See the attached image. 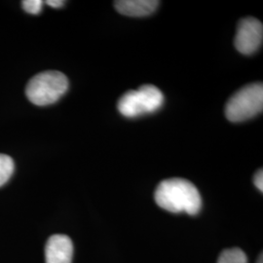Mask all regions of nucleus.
<instances>
[{
  "label": "nucleus",
  "mask_w": 263,
  "mask_h": 263,
  "mask_svg": "<svg viewBox=\"0 0 263 263\" xmlns=\"http://www.w3.org/2000/svg\"><path fill=\"white\" fill-rule=\"evenodd\" d=\"M159 1L155 0H119L114 2L115 9L128 17L149 16L159 6Z\"/></svg>",
  "instance_id": "obj_7"
},
{
  "label": "nucleus",
  "mask_w": 263,
  "mask_h": 263,
  "mask_svg": "<svg viewBox=\"0 0 263 263\" xmlns=\"http://www.w3.org/2000/svg\"><path fill=\"white\" fill-rule=\"evenodd\" d=\"M164 95L153 85H143L138 90L123 95L118 102V110L123 116L136 118L156 112L164 104Z\"/></svg>",
  "instance_id": "obj_3"
},
{
  "label": "nucleus",
  "mask_w": 263,
  "mask_h": 263,
  "mask_svg": "<svg viewBox=\"0 0 263 263\" xmlns=\"http://www.w3.org/2000/svg\"><path fill=\"white\" fill-rule=\"evenodd\" d=\"M155 202L170 213H186L195 216L202 209V197L197 187L186 179H166L160 182L154 193Z\"/></svg>",
  "instance_id": "obj_1"
},
{
  "label": "nucleus",
  "mask_w": 263,
  "mask_h": 263,
  "mask_svg": "<svg viewBox=\"0 0 263 263\" xmlns=\"http://www.w3.org/2000/svg\"><path fill=\"white\" fill-rule=\"evenodd\" d=\"M256 263H263L262 254H260V255H259V257H258V259H257Z\"/></svg>",
  "instance_id": "obj_13"
},
{
  "label": "nucleus",
  "mask_w": 263,
  "mask_h": 263,
  "mask_svg": "<svg viewBox=\"0 0 263 263\" xmlns=\"http://www.w3.org/2000/svg\"><path fill=\"white\" fill-rule=\"evenodd\" d=\"M254 184L258 190H260L261 192L263 191V172L262 170L260 169L257 171V173L254 176Z\"/></svg>",
  "instance_id": "obj_11"
},
{
  "label": "nucleus",
  "mask_w": 263,
  "mask_h": 263,
  "mask_svg": "<svg viewBox=\"0 0 263 263\" xmlns=\"http://www.w3.org/2000/svg\"><path fill=\"white\" fill-rule=\"evenodd\" d=\"M46 4L53 8H61L65 5V1L62 0H47Z\"/></svg>",
  "instance_id": "obj_12"
},
{
  "label": "nucleus",
  "mask_w": 263,
  "mask_h": 263,
  "mask_svg": "<svg viewBox=\"0 0 263 263\" xmlns=\"http://www.w3.org/2000/svg\"><path fill=\"white\" fill-rule=\"evenodd\" d=\"M68 90V79L60 71H44L32 77L26 88L30 103L45 106L57 103Z\"/></svg>",
  "instance_id": "obj_2"
},
{
  "label": "nucleus",
  "mask_w": 263,
  "mask_h": 263,
  "mask_svg": "<svg viewBox=\"0 0 263 263\" xmlns=\"http://www.w3.org/2000/svg\"><path fill=\"white\" fill-rule=\"evenodd\" d=\"M15 169L14 161L6 155L0 154V186L4 185L12 177Z\"/></svg>",
  "instance_id": "obj_9"
},
{
  "label": "nucleus",
  "mask_w": 263,
  "mask_h": 263,
  "mask_svg": "<svg viewBox=\"0 0 263 263\" xmlns=\"http://www.w3.org/2000/svg\"><path fill=\"white\" fill-rule=\"evenodd\" d=\"M217 263H248V257L239 248L227 249L220 254Z\"/></svg>",
  "instance_id": "obj_8"
},
{
  "label": "nucleus",
  "mask_w": 263,
  "mask_h": 263,
  "mask_svg": "<svg viewBox=\"0 0 263 263\" xmlns=\"http://www.w3.org/2000/svg\"><path fill=\"white\" fill-rule=\"evenodd\" d=\"M23 9L28 14L31 15H38L43 6V1L41 0H25L22 2Z\"/></svg>",
  "instance_id": "obj_10"
},
{
  "label": "nucleus",
  "mask_w": 263,
  "mask_h": 263,
  "mask_svg": "<svg viewBox=\"0 0 263 263\" xmlns=\"http://www.w3.org/2000/svg\"><path fill=\"white\" fill-rule=\"evenodd\" d=\"M263 26L259 20L246 18L241 20L236 33L235 47L243 55H252L262 44Z\"/></svg>",
  "instance_id": "obj_5"
},
{
  "label": "nucleus",
  "mask_w": 263,
  "mask_h": 263,
  "mask_svg": "<svg viewBox=\"0 0 263 263\" xmlns=\"http://www.w3.org/2000/svg\"><path fill=\"white\" fill-rule=\"evenodd\" d=\"M73 256V244L66 235L51 236L45 248L46 263H71Z\"/></svg>",
  "instance_id": "obj_6"
},
{
  "label": "nucleus",
  "mask_w": 263,
  "mask_h": 263,
  "mask_svg": "<svg viewBox=\"0 0 263 263\" xmlns=\"http://www.w3.org/2000/svg\"><path fill=\"white\" fill-rule=\"evenodd\" d=\"M263 109L262 83L247 85L233 95L226 106V118L231 122L247 121Z\"/></svg>",
  "instance_id": "obj_4"
}]
</instances>
